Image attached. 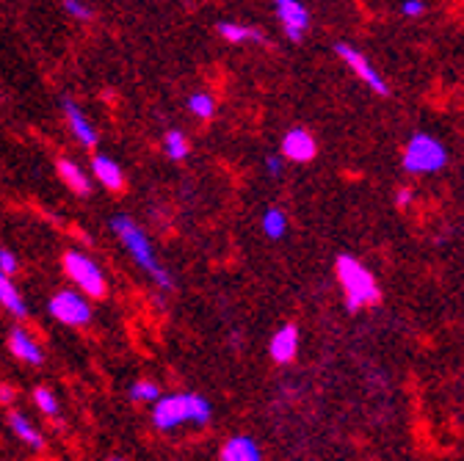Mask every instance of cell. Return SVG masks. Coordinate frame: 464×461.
<instances>
[{
	"mask_svg": "<svg viewBox=\"0 0 464 461\" xmlns=\"http://www.w3.org/2000/svg\"><path fill=\"white\" fill-rule=\"evenodd\" d=\"M216 31H218L221 39H227V42H232V44H244V42L260 44V42H266L263 31H257V28H252V25H241V23H227V20H224V23L216 25Z\"/></svg>",
	"mask_w": 464,
	"mask_h": 461,
	"instance_id": "obj_16",
	"label": "cell"
},
{
	"mask_svg": "<svg viewBox=\"0 0 464 461\" xmlns=\"http://www.w3.org/2000/svg\"><path fill=\"white\" fill-rule=\"evenodd\" d=\"M299 351V329L294 323H285L282 329H276V334L268 342V354L276 365H287L294 362Z\"/></svg>",
	"mask_w": 464,
	"mask_h": 461,
	"instance_id": "obj_11",
	"label": "cell"
},
{
	"mask_svg": "<svg viewBox=\"0 0 464 461\" xmlns=\"http://www.w3.org/2000/svg\"><path fill=\"white\" fill-rule=\"evenodd\" d=\"M34 400H36V407L42 409V415L58 418V400H55V395L47 387H36L34 389Z\"/></svg>",
	"mask_w": 464,
	"mask_h": 461,
	"instance_id": "obj_23",
	"label": "cell"
},
{
	"mask_svg": "<svg viewBox=\"0 0 464 461\" xmlns=\"http://www.w3.org/2000/svg\"><path fill=\"white\" fill-rule=\"evenodd\" d=\"M111 229H113V235L122 241V246L128 249V255L136 260V265L160 287V291L171 293V291H174V276L158 263L155 249H152V244H150V238H147L144 229H141L130 216H125V213H116V216L111 218Z\"/></svg>",
	"mask_w": 464,
	"mask_h": 461,
	"instance_id": "obj_1",
	"label": "cell"
},
{
	"mask_svg": "<svg viewBox=\"0 0 464 461\" xmlns=\"http://www.w3.org/2000/svg\"><path fill=\"white\" fill-rule=\"evenodd\" d=\"M210 418H213V407H210V400L199 392L163 395L152 407V426L160 431H174L186 423L208 426Z\"/></svg>",
	"mask_w": 464,
	"mask_h": 461,
	"instance_id": "obj_2",
	"label": "cell"
},
{
	"mask_svg": "<svg viewBox=\"0 0 464 461\" xmlns=\"http://www.w3.org/2000/svg\"><path fill=\"white\" fill-rule=\"evenodd\" d=\"M315 152H318L315 139L304 128H294V130L285 133V139H282V158L294 160V163H310L315 158Z\"/></svg>",
	"mask_w": 464,
	"mask_h": 461,
	"instance_id": "obj_9",
	"label": "cell"
},
{
	"mask_svg": "<svg viewBox=\"0 0 464 461\" xmlns=\"http://www.w3.org/2000/svg\"><path fill=\"white\" fill-rule=\"evenodd\" d=\"M0 271H4L9 279L20 271V260H17V255L14 252H9V249H0Z\"/></svg>",
	"mask_w": 464,
	"mask_h": 461,
	"instance_id": "obj_24",
	"label": "cell"
},
{
	"mask_svg": "<svg viewBox=\"0 0 464 461\" xmlns=\"http://www.w3.org/2000/svg\"><path fill=\"white\" fill-rule=\"evenodd\" d=\"M412 188H398V194H395V205L401 207V210H406L410 207V202H412Z\"/></svg>",
	"mask_w": 464,
	"mask_h": 461,
	"instance_id": "obj_28",
	"label": "cell"
},
{
	"mask_svg": "<svg viewBox=\"0 0 464 461\" xmlns=\"http://www.w3.org/2000/svg\"><path fill=\"white\" fill-rule=\"evenodd\" d=\"M0 304H4L12 315L17 318H25L28 315V307H25V299L20 296V291L12 284V279L0 271Z\"/></svg>",
	"mask_w": 464,
	"mask_h": 461,
	"instance_id": "obj_17",
	"label": "cell"
},
{
	"mask_svg": "<svg viewBox=\"0 0 464 461\" xmlns=\"http://www.w3.org/2000/svg\"><path fill=\"white\" fill-rule=\"evenodd\" d=\"M334 53H337V59L352 70L371 91H376V94H382V97H387L390 94V86H387V81L379 75V70L365 59V55L354 47V44H348V42H337L334 44Z\"/></svg>",
	"mask_w": 464,
	"mask_h": 461,
	"instance_id": "obj_6",
	"label": "cell"
},
{
	"mask_svg": "<svg viewBox=\"0 0 464 461\" xmlns=\"http://www.w3.org/2000/svg\"><path fill=\"white\" fill-rule=\"evenodd\" d=\"M108 461H125V458H122V456H111Z\"/></svg>",
	"mask_w": 464,
	"mask_h": 461,
	"instance_id": "obj_30",
	"label": "cell"
},
{
	"mask_svg": "<svg viewBox=\"0 0 464 461\" xmlns=\"http://www.w3.org/2000/svg\"><path fill=\"white\" fill-rule=\"evenodd\" d=\"M62 108H64V117H67V125H70V130H72V136L83 144V147H97V130H94V125L89 122V117L81 110V105L72 100V97H64L62 100Z\"/></svg>",
	"mask_w": 464,
	"mask_h": 461,
	"instance_id": "obj_10",
	"label": "cell"
},
{
	"mask_svg": "<svg viewBox=\"0 0 464 461\" xmlns=\"http://www.w3.org/2000/svg\"><path fill=\"white\" fill-rule=\"evenodd\" d=\"M263 233L271 238V241H279L285 233H287V216L276 207L266 210L263 213Z\"/></svg>",
	"mask_w": 464,
	"mask_h": 461,
	"instance_id": "obj_19",
	"label": "cell"
},
{
	"mask_svg": "<svg viewBox=\"0 0 464 461\" xmlns=\"http://www.w3.org/2000/svg\"><path fill=\"white\" fill-rule=\"evenodd\" d=\"M14 400V389L9 384H0V403H12Z\"/></svg>",
	"mask_w": 464,
	"mask_h": 461,
	"instance_id": "obj_29",
	"label": "cell"
},
{
	"mask_svg": "<svg viewBox=\"0 0 464 461\" xmlns=\"http://www.w3.org/2000/svg\"><path fill=\"white\" fill-rule=\"evenodd\" d=\"M163 149L171 160H186L191 147H188V139L180 133V130H169L166 139H163Z\"/></svg>",
	"mask_w": 464,
	"mask_h": 461,
	"instance_id": "obj_21",
	"label": "cell"
},
{
	"mask_svg": "<svg viewBox=\"0 0 464 461\" xmlns=\"http://www.w3.org/2000/svg\"><path fill=\"white\" fill-rule=\"evenodd\" d=\"M92 175L97 178L100 186H105L113 194L125 191V171H122L120 163H116L113 158H108V155H94V160H92Z\"/></svg>",
	"mask_w": 464,
	"mask_h": 461,
	"instance_id": "obj_12",
	"label": "cell"
},
{
	"mask_svg": "<svg viewBox=\"0 0 464 461\" xmlns=\"http://www.w3.org/2000/svg\"><path fill=\"white\" fill-rule=\"evenodd\" d=\"M221 461H263V450L260 445L246 437V434H236L229 437L224 445H221Z\"/></svg>",
	"mask_w": 464,
	"mask_h": 461,
	"instance_id": "obj_13",
	"label": "cell"
},
{
	"mask_svg": "<svg viewBox=\"0 0 464 461\" xmlns=\"http://www.w3.org/2000/svg\"><path fill=\"white\" fill-rule=\"evenodd\" d=\"M401 166L410 175H434V171H442L448 166V147L429 133H415L410 144L403 147Z\"/></svg>",
	"mask_w": 464,
	"mask_h": 461,
	"instance_id": "obj_4",
	"label": "cell"
},
{
	"mask_svg": "<svg viewBox=\"0 0 464 461\" xmlns=\"http://www.w3.org/2000/svg\"><path fill=\"white\" fill-rule=\"evenodd\" d=\"M263 163H266V171H268L271 178H279L282 175V158L279 155H268Z\"/></svg>",
	"mask_w": 464,
	"mask_h": 461,
	"instance_id": "obj_27",
	"label": "cell"
},
{
	"mask_svg": "<svg viewBox=\"0 0 464 461\" xmlns=\"http://www.w3.org/2000/svg\"><path fill=\"white\" fill-rule=\"evenodd\" d=\"M58 178H62L64 186H67L72 194H78V197H86V194L92 191L89 175H86V171H83L75 160H70V158H62V160H58Z\"/></svg>",
	"mask_w": 464,
	"mask_h": 461,
	"instance_id": "obj_15",
	"label": "cell"
},
{
	"mask_svg": "<svg viewBox=\"0 0 464 461\" xmlns=\"http://www.w3.org/2000/svg\"><path fill=\"white\" fill-rule=\"evenodd\" d=\"M130 400L133 403H158L163 395H160V387L155 381H136L130 384Z\"/></svg>",
	"mask_w": 464,
	"mask_h": 461,
	"instance_id": "obj_22",
	"label": "cell"
},
{
	"mask_svg": "<svg viewBox=\"0 0 464 461\" xmlns=\"http://www.w3.org/2000/svg\"><path fill=\"white\" fill-rule=\"evenodd\" d=\"M64 274L78 284V291L86 293V299H102L108 293V282H105V274L100 271V265L81 255V252H67L64 255Z\"/></svg>",
	"mask_w": 464,
	"mask_h": 461,
	"instance_id": "obj_5",
	"label": "cell"
},
{
	"mask_svg": "<svg viewBox=\"0 0 464 461\" xmlns=\"http://www.w3.org/2000/svg\"><path fill=\"white\" fill-rule=\"evenodd\" d=\"M276 17L282 23V31L290 42H302L304 34L310 31V12L307 6H302L299 0H276L274 4Z\"/></svg>",
	"mask_w": 464,
	"mask_h": 461,
	"instance_id": "obj_8",
	"label": "cell"
},
{
	"mask_svg": "<svg viewBox=\"0 0 464 461\" xmlns=\"http://www.w3.org/2000/svg\"><path fill=\"white\" fill-rule=\"evenodd\" d=\"M398 9H401V14H406V17H420L429 6L423 4V0H410V4H401Z\"/></svg>",
	"mask_w": 464,
	"mask_h": 461,
	"instance_id": "obj_26",
	"label": "cell"
},
{
	"mask_svg": "<svg viewBox=\"0 0 464 461\" xmlns=\"http://www.w3.org/2000/svg\"><path fill=\"white\" fill-rule=\"evenodd\" d=\"M9 426H12V431H14V437L20 439V442H25L28 447H34V450H42L44 447V439H42V434L31 426V420L25 418V415H20V412H12L9 415Z\"/></svg>",
	"mask_w": 464,
	"mask_h": 461,
	"instance_id": "obj_18",
	"label": "cell"
},
{
	"mask_svg": "<svg viewBox=\"0 0 464 461\" xmlns=\"http://www.w3.org/2000/svg\"><path fill=\"white\" fill-rule=\"evenodd\" d=\"M188 108H191V113L197 120H202V122H210L213 117H216V100L208 94V91H197V94H191L188 97Z\"/></svg>",
	"mask_w": 464,
	"mask_h": 461,
	"instance_id": "obj_20",
	"label": "cell"
},
{
	"mask_svg": "<svg viewBox=\"0 0 464 461\" xmlns=\"http://www.w3.org/2000/svg\"><path fill=\"white\" fill-rule=\"evenodd\" d=\"M9 349H12V354L20 360V362H25V365H42V360H44V354H42V345L25 331V329H14L12 331V337H9Z\"/></svg>",
	"mask_w": 464,
	"mask_h": 461,
	"instance_id": "obj_14",
	"label": "cell"
},
{
	"mask_svg": "<svg viewBox=\"0 0 464 461\" xmlns=\"http://www.w3.org/2000/svg\"><path fill=\"white\" fill-rule=\"evenodd\" d=\"M334 274L337 282L343 287V296H345V307L352 312H360L362 307H373L382 299L379 291V282L373 279V274L352 255H340L334 263Z\"/></svg>",
	"mask_w": 464,
	"mask_h": 461,
	"instance_id": "obj_3",
	"label": "cell"
},
{
	"mask_svg": "<svg viewBox=\"0 0 464 461\" xmlns=\"http://www.w3.org/2000/svg\"><path fill=\"white\" fill-rule=\"evenodd\" d=\"M64 12L75 20H89L92 17V6L81 4V0H64Z\"/></svg>",
	"mask_w": 464,
	"mask_h": 461,
	"instance_id": "obj_25",
	"label": "cell"
},
{
	"mask_svg": "<svg viewBox=\"0 0 464 461\" xmlns=\"http://www.w3.org/2000/svg\"><path fill=\"white\" fill-rule=\"evenodd\" d=\"M47 312L64 326H86L92 321V304L78 291H58L50 299Z\"/></svg>",
	"mask_w": 464,
	"mask_h": 461,
	"instance_id": "obj_7",
	"label": "cell"
}]
</instances>
